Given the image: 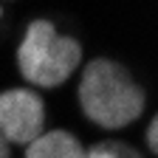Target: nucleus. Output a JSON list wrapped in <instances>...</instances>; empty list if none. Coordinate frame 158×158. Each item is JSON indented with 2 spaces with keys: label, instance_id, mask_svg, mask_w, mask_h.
<instances>
[{
  "label": "nucleus",
  "instance_id": "nucleus-7",
  "mask_svg": "<svg viewBox=\"0 0 158 158\" xmlns=\"http://www.w3.org/2000/svg\"><path fill=\"white\" fill-rule=\"evenodd\" d=\"M0 158H9V144H6L3 135H0Z\"/></svg>",
  "mask_w": 158,
  "mask_h": 158
},
{
  "label": "nucleus",
  "instance_id": "nucleus-2",
  "mask_svg": "<svg viewBox=\"0 0 158 158\" xmlns=\"http://www.w3.org/2000/svg\"><path fill=\"white\" fill-rule=\"evenodd\" d=\"M79 54L82 48L73 37L56 34L48 20H34L17 48V62L28 82L54 88L73 73V68L79 65Z\"/></svg>",
  "mask_w": 158,
  "mask_h": 158
},
{
  "label": "nucleus",
  "instance_id": "nucleus-5",
  "mask_svg": "<svg viewBox=\"0 0 158 158\" xmlns=\"http://www.w3.org/2000/svg\"><path fill=\"white\" fill-rule=\"evenodd\" d=\"M85 158H141V155L122 141H99L85 152Z\"/></svg>",
  "mask_w": 158,
  "mask_h": 158
},
{
  "label": "nucleus",
  "instance_id": "nucleus-1",
  "mask_svg": "<svg viewBox=\"0 0 158 158\" xmlns=\"http://www.w3.org/2000/svg\"><path fill=\"white\" fill-rule=\"evenodd\" d=\"M79 105L90 122L102 127H127L144 110V93L124 65L93 59L79 82Z\"/></svg>",
  "mask_w": 158,
  "mask_h": 158
},
{
  "label": "nucleus",
  "instance_id": "nucleus-3",
  "mask_svg": "<svg viewBox=\"0 0 158 158\" xmlns=\"http://www.w3.org/2000/svg\"><path fill=\"white\" fill-rule=\"evenodd\" d=\"M45 122V107L31 90L0 93V135L14 144H31L40 138Z\"/></svg>",
  "mask_w": 158,
  "mask_h": 158
},
{
  "label": "nucleus",
  "instance_id": "nucleus-6",
  "mask_svg": "<svg viewBox=\"0 0 158 158\" xmlns=\"http://www.w3.org/2000/svg\"><path fill=\"white\" fill-rule=\"evenodd\" d=\"M147 144H150V150H152V152L158 150V122H155V118L147 124Z\"/></svg>",
  "mask_w": 158,
  "mask_h": 158
},
{
  "label": "nucleus",
  "instance_id": "nucleus-4",
  "mask_svg": "<svg viewBox=\"0 0 158 158\" xmlns=\"http://www.w3.org/2000/svg\"><path fill=\"white\" fill-rule=\"evenodd\" d=\"M26 158H85V150L76 141V135L65 130H51L28 144Z\"/></svg>",
  "mask_w": 158,
  "mask_h": 158
}]
</instances>
